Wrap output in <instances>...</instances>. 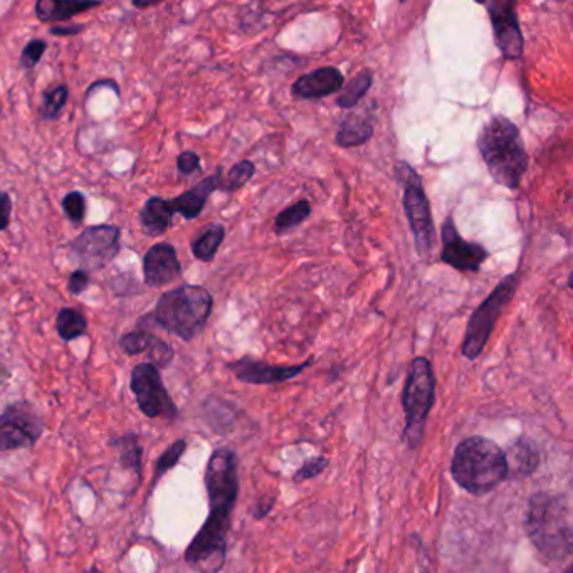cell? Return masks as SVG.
I'll return each instance as SVG.
<instances>
[{"instance_id": "obj_13", "label": "cell", "mask_w": 573, "mask_h": 573, "mask_svg": "<svg viewBox=\"0 0 573 573\" xmlns=\"http://www.w3.org/2000/svg\"><path fill=\"white\" fill-rule=\"evenodd\" d=\"M132 390L137 395L138 405L148 417H174L175 407L163 387L157 367L142 363L133 370Z\"/></svg>"}, {"instance_id": "obj_7", "label": "cell", "mask_w": 573, "mask_h": 573, "mask_svg": "<svg viewBox=\"0 0 573 573\" xmlns=\"http://www.w3.org/2000/svg\"><path fill=\"white\" fill-rule=\"evenodd\" d=\"M395 174L404 187L402 204H404L405 217L414 236L417 254L421 258H429L436 248L437 236L431 204L427 199L421 175L417 174L416 169H412L407 162L397 163Z\"/></svg>"}, {"instance_id": "obj_1", "label": "cell", "mask_w": 573, "mask_h": 573, "mask_svg": "<svg viewBox=\"0 0 573 573\" xmlns=\"http://www.w3.org/2000/svg\"><path fill=\"white\" fill-rule=\"evenodd\" d=\"M206 488L211 513L187 548L185 560L199 573H217L226 562L227 535L239 495L237 458L231 449L222 447L212 454L207 464Z\"/></svg>"}, {"instance_id": "obj_28", "label": "cell", "mask_w": 573, "mask_h": 573, "mask_svg": "<svg viewBox=\"0 0 573 573\" xmlns=\"http://www.w3.org/2000/svg\"><path fill=\"white\" fill-rule=\"evenodd\" d=\"M68 100V90L64 86H58L44 95L43 116L46 120H53L59 115L64 103Z\"/></svg>"}, {"instance_id": "obj_10", "label": "cell", "mask_w": 573, "mask_h": 573, "mask_svg": "<svg viewBox=\"0 0 573 573\" xmlns=\"http://www.w3.org/2000/svg\"><path fill=\"white\" fill-rule=\"evenodd\" d=\"M441 261L463 273H479L489 253L478 242L464 241L453 216H447L441 227Z\"/></svg>"}, {"instance_id": "obj_20", "label": "cell", "mask_w": 573, "mask_h": 573, "mask_svg": "<svg viewBox=\"0 0 573 573\" xmlns=\"http://www.w3.org/2000/svg\"><path fill=\"white\" fill-rule=\"evenodd\" d=\"M505 454L508 473L511 471L515 476H528V474L535 473L540 464V454L526 439H518Z\"/></svg>"}, {"instance_id": "obj_8", "label": "cell", "mask_w": 573, "mask_h": 573, "mask_svg": "<svg viewBox=\"0 0 573 573\" xmlns=\"http://www.w3.org/2000/svg\"><path fill=\"white\" fill-rule=\"evenodd\" d=\"M520 286V274L511 273L501 279L495 290L474 310L469 318L468 328L464 333L461 352L468 360H476L488 345L489 337L493 335L496 321L500 320L506 306L510 305L513 296Z\"/></svg>"}, {"instance_id": "obj_19", "label": "cell", "mask_w": 573, "mask_h": 573, "mask_svg": "<svg viewBox=\"0 0 573 573\" xmlns=\"http://www.w3.org/2000/svg\"><path fill=\"white\" fill-rule=\"evenodd\" d=\"M121 348L130 355L135 353L150 352L158 365H167L172 360V348L167 343L158 340L148 333H128L121 338Z\"/></svg>"}, {"instance_id": "obj_38", "label": "cell", "mask_w": 573, "mask_h": 573, "mask_svg": "<svg viewBox=\"0 0 573 573\" xmlns=\"http://www.w3.org/2000/svg\"><path fill=\"white\" fill-rule=\"evenodd\" d=\"M88 573H100V572H96V570H91V572Z\"/></svg>"}, {"instance_id": "obj_30", "label": "cell", "mask_w": 573, "mask_h": 573, "mask_svg": "<svg viewBox=\"0 0 573 573\" xmlns=\"http://www.w3.org/2000/svg\"><path fill=\"white\" fill-rule=\"evenodd\" d=\"M185 451V441H177L175 444L165 451L162 458L158 459L157 464V476H160L162 473H167L169 469L174 468L177 461L182 458V454Z\"/></svg>"}, {"instance_id": "obj_6", "label": "cell", "mask_w": 573, "mask_h": 573, "mask_svg": "<svg viewBox=\"0 0 573 573\" xmlns=\"http://www.w3.org/2000/svg\"><path fill=\"white\" fill-rule=\"evenodd\" d=\"M436 402V377L426 357L412 360L405 380L402 405L405 411V441L411 449L421 447L426 434L427 417Z\"/></svg>"}, {"instance_id": "obj_24", "label": "cell", "mask_w": 573, "mask_h": 573, "mask_svg": "<svg viewBox=\"0 0 573 573\" xmlns=\"http://www.w3.org/2000/svg\"><path fill=\"white\" fill-rule=\"evenodd\" d=\"M226 237V229L221 224H212L207 227L204 234H200L192 244V253L200 261H212L217 251L221 248L222 241Z\"/></svg>"}, {"instance_id": "obj_9", "label": "cell", "mask_w": 573, "mask_h": 573, "mask_svg": "<svg viewBox=\"0 0 573 573\" xmlns=\"http://www.w3.org/2000/svg\"><path fill=\"white\" fill-rule=\"evenodd\" d=\"M120 251V229L115 226L88 227L71 246L76 263L85 269H101Z\"/></svg>"}, {"instance_id": "obj_14", "label": "cell", "mask_w": 573, "mask_h": 573, "mask_svg": "<svg viewBox=\"0 0 573 573\" xmlns=\"http://www.w3.org/2000/svg\"><path fill=\"white\" fill-rule=\"evenodd\" d=\"M311 363H313V358L300 365H271V363L259 362L254 358L246 357L229 363L227 368L244 384L273 385L295 379L303 370L310 367Z\"/></svg>"}, {"instance_id": "obj_4", "label": "cell", "mask_w": 573, "mask_h": 573, "mask_svg": "<svg viewBox=\"0 0 573 573\" xmlns=\"http://www.w3.org/2000/svg\"><path fill=\"white\" fill-rule=\"evenodd\" d=\"M526 533L538 553L550 562L570 557L573 530L567 498L548 493L533 496L526 516Z\"/></svg>"}, {"instance_id": "obj_21", "label": "cell", "mask_w": 573, "mask_h": 573, "mask_svg": "<svg viewBox=\"0 0 573 573\" xmlns=\"http://www.w3.org/2000/svg\"><path fill=\"white\" fill-rule=\"evenodd\" d=\"M172 207L169 200L153 197L148 200L142 211V224L150 236H160L167 231L172 222Z\"/></svg>"}, {"instance_id": "obj_27", "label": "cell", "mask_w": 573, "mask_h": 573, "mask_svg": "<svg viewBox=\"0 0 573 573\" xmlns=\"http://www.w3.org/2000/svg\"><path fill=\"white\" fill-rule=\"evenodd\" d=\"M254 172H256V165L251 160H242V162L236 163L227 172L226 177L221 175V190L234 192V190L241 189L248 184L249 180L253 179Z\"/></svg>"}, {"instance_id": "obj_11", "label": "cell", "mask_w": 573, "mask_h": 573, "mask_svg": "<svg viewBox=\"0 0 573 573\" xmlns=\"http://www.w3.org/2000/svg\"><path fill=\"white\" fill-rule=\"evenodd\" d=\"M484 9L488 11L495 34L496 48L500 49L503 58L508 61L520 59L525 51V41L516 14V2L491 0L484 4Z\"/></svg>"}, {"instance_id": "obj_26", "label": "cell", "mask_w": 573, "mask_h": 573, "mask_svg": "<svg viewBox=\"0 0 573 573\" xmlns=\"http://www.w3.org/2000/svg\"><path fill=\"white\" fill-rule=\"evenodd\" d=\"M59 337L69 342L86 333V318L79 311L64 308L58 315Z\"/></svg>"}, {"instance_id": "obj_36", "label": "cell", "mask_w": 573, "mask_h": 573, "mask_svg": "<svg viewBox=\"0 0 573 573\" xmlns=\"http://www.w3.org/2000/svg\"><path fill=\"white\" fill-rule=\"evenodd\" d=\"M81 31V26H74L73 29H61V27H56L53 29V34H59V36H68V34H78Z\"/></svg>"}, {"instance_id": "obj_23", "label": "cell", "mask_w": 573, "mask_h": 573, "mask_svg": "<svg viewBox=\"0 0 573 573\" xmlns=\"http://www.w3.org/2000/svg\"><path fill=\"white\" fill-rule=\"evenodd\" d=\"M374 85V71L363 68L360 73L355 74L347 85L342 88V95L337 98V105L340 108H353L358 105V101L367 95V91Z\"/></svg>"}, {"instance_id": "obj_16", "label": "cell", "mask_w": 573, "mask_h": 573, "mask_svg": "<svg viewBox=\"0 0 573 573\" xmlns=\"http://www.w3.org/2000/svg\"><path fill=\"white\" fill-rule=\"evenodd\" d=\"M143 271H145V281L150 286H163L179 278L182 268L174 246L157 244L150 248L143 261Z\"/></svg>"}, {"instance_id": "obj_22", "label": "cell", "mask_w": 573, "mask_h": 573, "mask_svg": "<svg viewBox=\"0 0 573 573\" xmlns=\"http://www.w3.org/2000/svg\"><path fill=\"white\" fill-rule=\"evenodd\" d=\"M98 6L95 2H61V0H41L37 2L36 12L41 21H63L76 16L79 12L88 11Z\"/></svg>"}, {"instance_id": "obj_33", "label": "cell", "mask_w": 573, "mask_h": 573, "mask_svg": "<svg viewBox=\"0 0 573 573\" xmlns=\"http://www.w3.org/2000/svg\"><path fill=\"white\" fill-rule=\"evenodd\" d=\"M179 170L184 175L194 174L195 170L200 169V158L197 153L194 152H184L180 155L179 160Z\"/></svg>"}, {"instance_id": "obj_37", "label": "cell", "mask_w": 573, "mask_h": 573, "mask_svg": "<svg viewBox=\"0 0 573 573\" xmlns=\"http://www.w3.org/2000/svg\"><path fill=\"white\" fill-rule=\"evenodd\" d=\"M563 573H573V568L568 567L567 570H565V572H563Z\"/></svg>"}, {"instance_id": "obj_15", "label": "cell", "mask_w": 573, "mask_h": 573, "mask_svg": "<svg viewBox=\"0 0 573 573\" xmlns=\"http://www.w3.org/2000/svg\"><path fill=\"white\" fill-rule=\"evenodd\" d=\"M343 86H345V76L342 71L333 66H323L296 79L291 91L293 96L300 100H321L342 91Z\"/></svg>"}, {"instance_id": "obj_12", "label": "cell", "mask_w": 573, "mask_h": 573, "mask_svg": "<svg viewBox=\"0 0 573 573\" xmlns=\"http://www.w3.org/2000/svg\"><path fill=\"white\" fill-rule=\"evenodd\" d=\"M43 434V422L29 405H11L0 416V451L29 447Z\"/></svg>"}, {"instance_id": "obj_17", "label": "cell", "mask_w": 573, "mask_h": 573, "mask_svg": "<svg viewBox=\"0 0 573 573\" xmlns=\"http://www.w3.org/2000/svg\"><path fill=\"white\" fill-rule=\"evenodd\" d=\"M217 189H221V170L199 182L194 189H190L189 192H185L177 199L172 200L170 207H172V211L182 214L185 219H195V217L200 216V212L206 207L207 199Z\"/></svg>"}, {"instance_id": "obj_18", "label": "cell", "mask_w": 573, "mask_h": 573, "mask_svg": "<svg viewBox=\"0 0 573 573\" xmlns=\"http://www.w3.org/2000/svg\"><path fill=\"white\" fill-rule=\"evenodd\" d=\"M372 137H374V118L370 115V111L367 113L355 111L342 121L335 142L342 148L362 147Z\"/></svg>"}, {"instance_id": "obj_2", "label": "cell", "mask_w": 573, "mask_h": 573, "mask_svg": "<svg viewBox=\"0 0 573 573\" xmlns=\"http://www.w3.org/2000/svg\"><path fill=\"white\" fill-rule=\"evenodd\" d=\"M476 143L491 179L505 189H520L528 169V153L520 128L506 116H491L481 128Z\"/></svg>"}, {"instance_id": "obj_29", "label": "cell", "mask_w": 573, "mask_h": 573, "mask_svg": "<svg viewBox=\"0 0 573 573\" xmlns=\"http://www.w3.org/2000/svg\"><path fill=\"white\" fill-rule=\"evenodd\" d=\"M64 212L66 216L73 222L83 221L85 217L86 204L85 197L79 194V192H71V194L66 195L63 200Z\"/></svg>"}, {"instance_id": "obj_3", "label": "cell", "mask_w": 573, "mask_h": 573, "mask_svg": "<svg viewBox=\"0 0 573 573\" xmlns=\"http://www.w3.org/2000/svg\"><path fill=\"white\" fill-rule=\"evenodd\" d=\"M451 474L458 486L471 495H488L508 478L506 454L496 442L473 436L459 442Z\"/></svg>"}, {"instance_id": "obj_39", "label": "cell", "mask_w": 573, "mask_h": 573, "mask_svg": "<svg viewBox=\"0 0 573 573\" xmlns=\"http://www.w3.org/2000/svg\"><path fill=\"white\" fill-rule=\"evenodd\" d=\"M424 573H427V572H424Z\"/></svg>"}, {"instance_id": "obj_25", "label": "cell", "mask_w": 573, "mask_h": 573, "mask_svg": "<svg viewBox=\"0 0 573 573\" xmlns=\"http://www.w3.org/2000/svg\"><path fill=\"white\" fill-rule=\"evenodd\" d=\"M310 214V202L306 199L300 200V202H296L295 206L288 207V209H284L283 212H279L276 221H274V232L279 234V236L288 234V232L293 231L296 227L301 226V224L310 217Z\"/></svg>"}, {"instance_id": "obj_5", "label": "cell", "mask_w": 573, "mask_h": 573, "mask_svg": "<svg viewBox=\"0 0 573 573\" xmlns=\"http://www.w3.org/2000/svg\"><path fill=\"white\" fill-rule=\"evenodd\" d=\"M211 293L194 284H184L165 293L158 301L155 320L167 332L182 340H192L202 332L212 313Z\"/></svg>"}, {"instance_id": "obj_32", "label": "cell", "mask_w": 573, "mask_h": 573, "mask_svg": "<svg viewBox=\"0 0 573 573\" xmlns=\"http://www.w3.org/2000/svg\"><path fill=\"white\" fill-rule=\"evenodd\" d=\"M44 51H46V43L39 39L27 44L26 49L22 51V66L27 69L34 68L39 63V59L43 58Z\"/></svg>"}, {"instance_id": "obj_31", "label": "cell", "mask_w": 573, "mask_h": 573, "mask_svg": "<svg viewBox=\"0 0 573 573\" xmlns=\"http://www.w3.org/2000/svg\"><path fill=\"white\" fill-rule=\"evenodd\" d=\"M328 468V459L326 458H315L308 461V463L303 464L295 474L296 483L300 481H305V479L316 478L318 474L323 473L325 469Z\"/></svg>"}, {"instance_id": "obj_35", "label": "cell", "mask_w": 573, "mask_h": 573, "mask_svg": "<svg viewBox=\"0 0 573 573\" xmlns=\"http://www.w3.org/2000/svg\"><path fill=\"white\" fill-rule=\"evenodd\" d=\"M12 204L9 195L0 194V231H4L11 221Z\"/></svg>"}, {"instance_id": "obj_34", "label": "cell", "mask_w": 573, "mask_h": 573, "mask_svg": "<svg viewBox=\"0 0 573 573\" xmlns=\"http://www.w3.org/2000/svg\"><path fill=\"white\" fill-rule=\"evenodd\" d=\"M88 284H90V278H88V273L83 271V269H79V271H74L71 274V278H69L68 288L73 295H79V293H83V291L88 288Z\"/></svg>"}]
</instances>
